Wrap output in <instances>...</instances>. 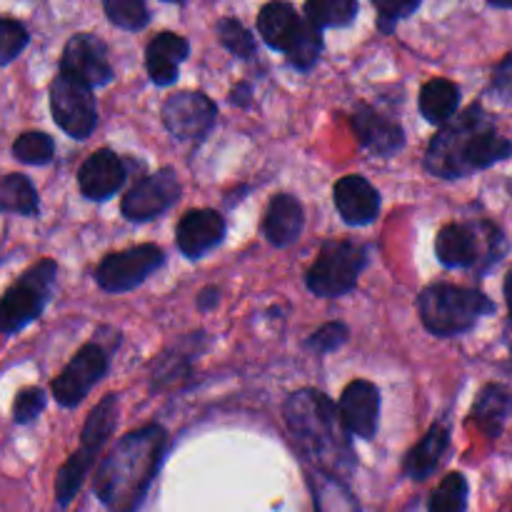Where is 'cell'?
<instances>
[{
	"mask_svg": "<svg viewBox=\"0 0 512 512\" xmlns=\"http://www.w3.org/2000/svg\"><path fill=\"white\" fill-rule=\"evenodd\" d=\"M512 143L495 130L480 103L470 105L440 128L425 153V168L440 180H460L510 158Z\"/></svg>",
	"mask_w": 512,
	"mask_h": 512,
	"instance_id": "1",
	"label": "cell"
},
{
	"mask_svg": "<svg viewBox=\"0 0 512 512\" xmlns=\"http://www.w3.org/2000/svg\"><path fill=\"white\" fill-rule=\"evenodd\" d=\"M168 433L160 425H145L125 435L95 475V495L113 512H133L163 463Z\"/></svg>",
	"mask_w": 512,
	"mask_h": 512,
	"instance_id": "2",
	"label": "cell"
},
{
	"mask_svg": "<svg viewBox=\"0 0 512 512\" xmlns=\"http://www.w3.org/2000/svg\"><path fill=\"white\" fill-rule=\"evenodd\" d=\"M285 423L300 453L325 473L353 468V448L348 430L333 400L318 390H298L285 403Z\"/></svg>",
	"mask_w": 512,
	"mask_h": 512,
	"instance_id": "3",
	"label": "cell"
},
{
	"mask_svg": "<svg viewBox=\"0 0 512 512\" xmlns=\"http://www.w3.org/2000/svg\"><path fill=\"white\" fill-rule=\"evenodd\" d=\"M418 313L428 333L453 338L473 328L485 315L495 313V303L475 288L435 283L420 293Z\"/></svg>",
	"mask_w": 512,
	"mask_h": 512,
	"instance_id": "4",
	"label": "cell"
},
{
	"mask_svg": "<svg viewBox=\"0 0 512 512\" xmlns=\"http://www.w3.org/2000/svg\"><path fill=\"white\" fill-rule=\"evenodd\" d=\"M505 235L488 220L445 225L435 240V253L445 268L488 270L505 255Z\"/></svg>",
	"mask_w": 512,
	"mask_h": 512,
	"instance_id": "5",
	"label": "cell"
},
{
	"mask_svg": "<svg viewBox=\"0 0 512 512\" xmlns=\"http://www.w3.org/2000/svg\"><path fill=\"white\" fill-rule=\"evenodd\" d=\"M115 423H118V398L115 395H105L90 410L88 420H85L83 433H80V450L70 455V460L60 468L58 480H55V500H58L60 508H68L73 503L85 475H88V470L98 460L105 440L113 435Z\"/></svg>",
	"mask_w": 512,
	"mask_h": 512,
	"instance_id": "6",
	"label": "cell"
},
{
	"mask_svg": "<svg viewBox=\"0 0 512 512\" xmlns=\"http://www.w3.org/2000/svg\"><path fill=\"white\" fill-rule=\"evenodd\" d=\"M365 268V248L353 240H328L320 248L318 260L305 275L310 293L320 298H340L350 293Z\"/></svg>",
	"mask_w": 512,
	"mask_h": 512,
	"instance_id": "7",
	"label": "cell"
},
{
	"mask_svg": "<svg viewBox=\"0 0 512 512\" xmlns=\"http://www.w3.org/2000/svg\"><path fill=\"white\" fill-rule=\"evenodd\" d=\"M58 265L55 260H40L33 268L25 270L13 288L3 295V333L15 335L25 325L33 323L43 313L50 293H53Z\"/></svg>",
	"mask_w": 512,
	"mask_h": 512,
	"instance_id": "8",
	"label": "cell"
},
{
	"mask_svg": "<svg viewBox=\"0 0 512 512\" xmlns=\"http://www.w3.org/2000/svg\"><path fill=\"white\" fill-rule=\"evenodd\" d=\"M50 113L58 128L75 140L88 138L98 125L93 90L63 73L55 75L50 83Z\"/></svg>",
	"mask_w": 512,
	"mask_h": 512,
	"instance_id": "9",
	"label": "cell"
},
{
	"mask_svg": "<svg viewBox=\"0 0 512 512\" xmlns=\"http://www.w3.org/2000/svg\"><path fill=\"white\" fill-rule=\"evenodd\" d=\"M165 253L158 245H138L123 253H113L100 260L95 270V280L105 293H128V290L143 285L158 268H163Z\"/></svg>",
	"mask_w": 512,
	"mask_h": 512,
	"instance_id": "10",
	"label": "cell"
},
{
	"mask_svg": "<svg viewBox=\"0 0 512 512\" xmlns=\"http://www.w3.org/2000/svg\"><path fill=\"white\" fill-rule=\"evenodd\" d=\"M218 120V108L213 100L195 90H180L170 95L163 105V123L175 140L198 143Z\"/></svg>",
	"mask_w": 512,
	"mask_h": 512,
	"instance_id": "11",
	"label": "cell"
},
{
	"mask_svg": "<svg viewBox=\"0 0 512 512\" xmlns=\"http://www.w3.org/2000/svg\"><path fill=\"white\" fill-rule=\"evenodd\" d=\"M105 373H108V350L103 348V343H88L80 348L68 368L53 380V395L58 405L75 408Z\"/></svg>",
	"mask_w": 512,
	"mask_h": 512,
	"instance_id": "12",
	"label": "cell"
},
{
	"mask_svg": "<svg viewBox=\"0 0 512 512\" xmlns=\"http://www.w3.org/2000/svg\"><path fill=\"white\" fill-rule=\"evenodd\" d=\"M175 200H180V180L175 170L163 168L158 173L145 175L143 180H138L125 193L120 210L133 223H148V220L165 213L170 205H175Z\"/></svg>",
	"mask_w": 512,
	"mask_h": 512,
	"instance_id": "13",
	"label": "cell"
},
{
	"mask_svg": "<svg viewBox=\"0 0 512 512\" xmlns=\"http://www.w3.org/2000/svg\"><path fill=\"white\" fill-rule=\"evenodd\" d=\"M60 73L70 75L90 90L108 85L113 80V65L108 60V48L100 38L90 33H78L65 43L60 58Z\"/></svg>",
	"mask_w": 512,
	"mask_h": 512,
	"instance_id": "14",
	"label": "cell"
},
{
	"mask_svg": "<svg viewBox=\"0 0 512 512\" xmlns=\"http://www.w3.org/2000/svg\"><path fill=\"white\" fill-rule=\"evenodd\" d=\"M340 420L360 440H373L380 420V393L368 380H353L340 395Z\"/></svg>",
	"mask_w": 512,
	"mask_h": 512,
	"instance_id": "15",
	"label": "cell"
},
{
	"mask_svg": "<svg viewBox=\"0 0 512 512\" xmlns=\"http://www.w3.org/2000/svg\"><path fill=\"white\" fill-rule=\"evenodd\" d=\"M225 238V220L218 210H190L180 218L178 228H175V243H178L180 253L190 260L203 258L205 253L223 243Z\"/></svg>",
	"mask_w": 512,
	"mask_h": 512,
	"instance_id": "16",
	"label": "cell"
},
{
	"mask_svg": "<svg viewBox=\"0 0 512 512\" xmlns=\"http://www.w3.org/2000/svg\"><path fill=\"white\" fill-rule=\"evenodd\" d=\"M125 183V165L113 150H95L78 170V188L88 200H108Z\"/></svg>",
	"mask_w": 512,
	"mask_h": 512,
	"instance_id": "17",
	"label": "cell"
},
{
	"mask_svg": "<svg viewBox=\"0 0 512 512\" xmlns=\"http://www.w3.org/2000/svg\"><path fill=\"white\" fill-rule=\"evenodd\" d=\"M353 128L358 133L360 145L380 158H390L405 145V133L395 120L383 115L370 105H360L353 115Z\"/></svg>",
	"mask_w": 512,
	"mask_h": 512,
	"instance_id": "18",
	"label": "cell"
},
{
	"mask_svg": "<svg viewBox=\"0 0 512 512\" xmlns=\"http://www.w3.org/2000/svg\"><path fill=\"white\" fill-rule=\"evenodd\" d=\"M335 208L348 225H370L380 213V193L363 175H345L335 185Z\"/></svg>",
	"mask_w": 512,
	"mask_h": 512,
	"instance_id": "19",
	"label": "cell"
},
{
	"mask_svg": "<svg viewBox=\"0 0 512 512\" xmlns=\"http://www.w3.org/2000/svg\"><path fill=\"white\" fill-rule=\"evenodd\" d=\"M190 45L188 40L175 33L155 35L145 50V68H148L150 80L155 85H170L178 78L180 63L188 58Z\"/></svg>",
	"mask_w": 512,
	"mask_h": 512,
	"instance_id": "20",
	"label": "cell"
},
{
	"mask_svg": "<svg viewBox=\"0 0 512 512\" xmlns=\"http://www.w3.org/2000/svg\"><path fill=\"white\" fill-rule=\"evenodd\" d=\"M305 28V18H300L298 10L288 3H268L258 13V30L260 38L275 50L288 53L300 38Z\"/></svg>",
	"mask_w": 512,
	"mask_h": 512,
	"instance_id": "21",
	"label": "cell"
},
{
	"mask_svg": "<svg viewBox=\"0 0 512 512\" xmlns=\"http://www.w3.org/2000/svg\"><path fill=\"white\" fill-rule=\"evenodd\" d=\"M303 205L288 193H280L270 200L268 210H265L263 233L275 248L295 243L303 233Z\"/></svg>",
	"mask_w": 512,
	"mask_h": 512,
	"instance_id": "22",
	"label": "cell"
},
{
	"mask_svg": "<svg viewBox=\"0 0 512 512\" xmlns=\"http://www.w3.org/2000/svg\"><path fill=\"white\" fill-rule=\"evenodd\" d=\"M512 415V393L503 385H485L480 390L478 400L473 405V423L478 425L480 433L488 435V438H500L505 430V423Z\"/></svg>",
	"mask_w": 512,
	"mask_h": 512,
	"instance_id": "23",
	"label": "cell"
},
{
	"mask_svg": "<svg viewBox=\"0 0 512 512\" xmlns=\"http://www.w3.org/2000/svg\"><path fill=\"white\" fill-rule=\"evenodd\" d=\"M450 443V430L445 423H435L433 428L425 433V438L415 445L405 460V475L413 480H425L435 473L440 458L445 455Z\"/></svg>",
	"mask_w": 512,
	"mask_h": 512,
	"instance_id": "24",
	"label": "cell"
},
{
	"mask_svg": "<svg viewBox=\"0 0 512 512\" xmlns=\"http://www.w3.org/2000/svg\"><path fill=\"white\" fill-rule=\"evenodd\" d=\"M460 88L453 80L435 78L428 80L420 90V113L430 125H448L450 118L458 113Z\"/></svg>",
	"mask_w": 512,
	"mask_h": 512,
	"instance_id": "25",
	"label": "cell"
},
{
	"mask_svg": "<svg viewBox=\"0 0 512 512\" xmlns=\"http://www.w3.org/2000/svg\"><path fill=\"white\" fill-rule=\"evenodd\" d=\"M0 205L8 213L18 215H35L38 213V193H35L33 183L25 175L10 173L5 175L3 185H0Z\"/></svg>",
	"mask_w": 512,
	"mask_h": 512,
	"instance_id": "26",
	"label": "cell"
},
{
	"mask_svg": "<svg viewBox=\"0 0 512 512\" xmlns=\"http://www.w3.org/2000/svg\"><path fill=\"white\" fill-rule=\"evenodd\" d=\"M355 15H358V3L353 0H310L305 3V18L320 30L350 25Z\"/></svg>",
	"mask_w": 512,
	"mask_h": 512,
	"instance_id": "27",
	"label": "cell"
},
{
	"mask_svg": "<svg viewBox=\"0 0 512 512\" xmlns=\"http://www.w3.org/2000/svg\"><path fill=\"white\" fill-rule=\"evenodd\" d=\"M468 510V480L463 473L445 475L443 483L430 498L428 512H465Z\"/></svg>",
	"mask_w": 512,
	"mask_h": 512,
	"instance_id": "28",
	"label": "cell"
},
{
	"mask_svg": "<svg viewBox=\"0 0 512 512\" xmlns=\"http://www.w3.org/2000/svg\"><path fill=\"white\" fill-rule=\"evenodd\" d=\"M320 53H323V35L320 28H315L308 18H305V28L300 33V38L295 40L293 48L288 50V60L295 70H310L318 63Z\"/></svg>",
	"mask_w": 512,
	"mask_h": 512,
	"instance_id": "29",
	"label": "cell"
},
{
	"mask_svg": "<svg viewBox=\"0 0 512 512\" xmlns=\"http://www.w3.org/2000/svg\"><path fill=\"white\" fill-rule=\"evenodd\" d=\"M53 153H55V145L53 140H50V135L35 133V130L18 135V140L13 143L15 160H20V163L25 165L50 163V160H53Z\"/></svg>",
	"mask_w": 512,
	"mask_h": 512,
	"instance_id": "30",
	"label": "cell"
},
{
	"mask_svg": "<svg viewBox=\"0 0 512 512\" xmlns=\"http://www.w3.org/2000/svg\"><path fill=\"white\" fill-rule=\"evenodd\" d=\"M103 8L110 23L123 30H143L150 20L148 8L140 0H105Z\"/></svg>",
	"mask_w": 512,
	"mask_h": 512,
	"instance_id": "31",
	"label": "cell"
},
{
	"mask_svg": "<svg viewBox=\"0 0 512 512\" xmlns=\"http://www.w3.org/2000/svg\"><path fill=\"white\" fill-rule=\"evenodd\" d=\"M218 38L225 45V50L235 55V58H253L255 55V40L248 33L238 18H223L218 23Z\"/></svg>",
	"mask_w": 512,
	"mask_h": 512,
	"instance_id": "32",
	"label": "cell"
},
{
	"mask_svg": "<svg viewBox=\"0 0 512 512\" xmlns=\"http://www.w3.org/2000/svg\"><path fill=\"white\" fill-rule=\"evenodd\" d=\"M28 45V30L13 18L0 20V63L8 65Z\"/></svg>",
	"mask_w": 512,
	"mask_h": 512,
	"instance_id": "33",
	"label": "cell"
},
{
	"mask_svg": "<svg viewBox=\"0 0 512 512\" xmlns=\"http://www.w3.org/2000/svg\"><path fill=\"white\" fill-rule=\"evenodd\" d=\"M345 340H348V328L335 320V323H328L320 330H315L308 338V343H305V348L313 350V353L318 355H328L333 353V350H338Z\"/></svg>",
	"mask_w": 512,
	"mask_h": 512,
	"instance_id": "34",
	"label": "cell"
},
{
	"mask_svg": "<svg viewBox=\"0 0 512 512\" xmlns=\"http://www.w3.org/2000/svg\"><path fill=\"white\" fill-rule=\"evenodd\" d=\"M45 408V393L40 388H25L20 390L13 405V420L18 425H28L43 413Z\"/></svg>",
	"mask_w": 512,
	"mask_h": 512,
	"instance_id": "35",
	"label": "cell"
},
{
	"mask_svg": "<svg viewBox=\"0 0 512 512\" xmlns=\"http://www.w3.org/2000/svg\"><path fill=\"white\" fill-rule=\"evenodd\" d=\"M418 8V0H410V3H400V0H378V3H375V10H378V28L383 30V33H393L398 20L415 13Z\"/></svg>",
	"mask_w": 512,
	"mask_h": 512,
	"instance_id": "36",
	"label": "cell"
},
{
	"mask_svg": "<svg viewBox=\"0 0 512 512\" xmlns=\"http://www.w3.org/2000/svg\"><path fill=\"white\" fill-rule=\"evenodd\" d=\"M490 90H493V95H498L503 103H512V53L505 60H500L498 68L493 70Z\"/></svg>",
	"mask_w": 512,
	"mask_h": 512,
	"instance_id": "37",
	"label": "cell"
},
{
	"mask_svg": "<svg viewBox=\"0 0 512 512\" xmlns=\"http://www.w3.org/2000/svg\"><path fill=\"white\" fill-rule=\"evenodd\" d=\"M220 300V290L218 288H208L198 295V308L200 310H213Z\"/></svg>",
	"mask_w": 512,
	"mask_h": 512,
	"instance_id": "38",
	"label": "cell"
},
{
	"mask_svg": "<svg viewBox=\"0 0 512 512\" xmlns=\"http://www.w3.org/2000/svg\"><path fill=\"white\" fill-rule=\"evenodd\" d=\"M230 103L233 105H248L250 103V85H238V88L230 93Z\"/></svg>",
	"mask_w": 512,
	"mask_h": 512,
	"instance_id": "39",
	"label": "cell"
},
{
	"mask_svg": "<svg viewBox=\"0 0 512 512\" xmlns=\"http://www.w3.org/2000/svg\"><path fill=\"white\" fill-rule=\"evenodd\" d=\"M505 300H508V310H510V318H512V270L505 278Z\"/></svg>",
	"mask_w": 512,
	"mask_h": 512,
	"instance_id": "40",
	"label": "cell"
},
{
	"mask_svg": "<svg viewBox=\"0 0 512 512\" xmlns=\"http://www.w3.org/2000/svg\"><path fill=\"white\" fill-rule=\"evenodd\" d=\"M493 8H503V10H512V3H500V0H493Z\"/></svg>",
	"mask_w": 512,
	"mask_h": 512,
	"instance_id": "41",
	"label": "cell"
}]
</instances>
